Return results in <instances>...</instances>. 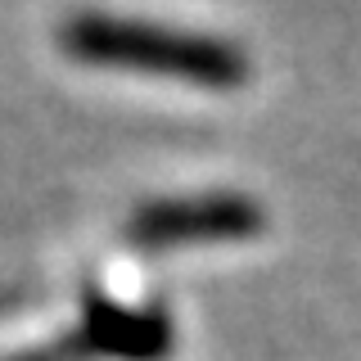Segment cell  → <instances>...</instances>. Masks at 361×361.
<instances>
[{
	"label": "cell",
	"mask_w": 361,
	"mask_h": 361,
	"mask_svg": "<svg viewBox=\"0 0 361 361\" xmlns=\"http://www.w3.org/2000/svg\"><path fill=\"white\" fill-rule=\"evenodd\" d=\"M63 54L99 68H135L149 77H172L203 90H235L248 82V59L240 45L203 37V32H176L158 23L109 18V14H77L59 27Z\"/></svg>",
	"instance_id": "obj_1"
},
{
	"label": "cell",
	"mask_w": 361,
	"mask_h": 361,
	"mask_svg": "<svg viewBox=\"0 0 361 361\" xmlns=\"http://www.w3.org/2000/svg\"><path fill=\"white\" fill-rule=\"evenodd\" d=\"M262 231V208L240 195H203L180 203H158L127 221V240L140 248H172L199 240H248Z\"/></svg>",
	"instance_id": "obj_2"
},
{
	"label": "cell",
	"mask_w": 361,
	"mask_h": 361,
	"mask_svg": "<svg viewBox=\"0 0 361 361\" xmlns=\"http://www.w3.org/2000/svg\"><path fill=\"white\" fill-rule=\"evenodd\" d=\"M90 353L104 357H127V361H158L172 348V325L158 312H122L109 302H86V316L77 325Z\"/></svg>",
	"instance_id": "obj_3"
}]
</instances>
